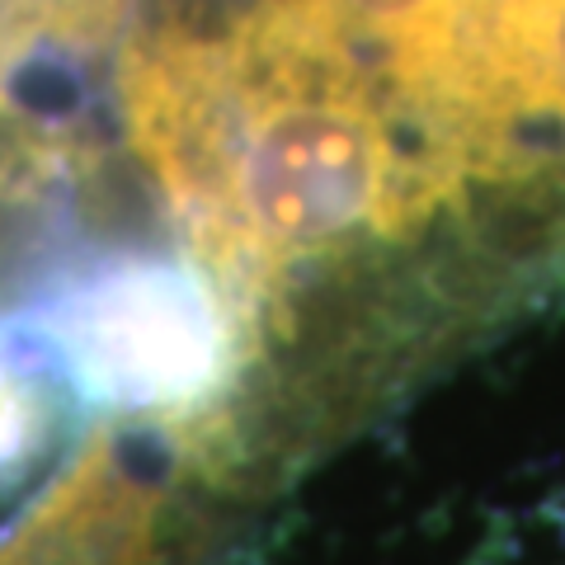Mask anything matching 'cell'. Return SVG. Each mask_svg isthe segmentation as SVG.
<instances>
[{
	"label": "cell",
	"instance_id": "obj_1",
	"mask_svg": "<svg viewBox=\"0 0 565 565\" xmlns=\"http://www.w3.org/2000/svg\"><path fill=\"white\" fill-rule=\"evenodd\" d=\"M71 386L122 415H189L232 377V321L212 282L174 259L122 255L33 311Z\"/></svg>",
	"mask_w": 565,
	"mask_h": 565
},
{
	"label": "cell",
	"instance_id": "obj_2",
	"mask_svg": "<svg viewBox=\"0 0 565 565\" xmlns=\"http://www.w3.org/2000/svg\"><path fill=\"white\" fill-rule=\"evenodd\" d=\"M396 128L377 81L344 90H245L241 222L259 264L330 250L382 222Z\"/></svg>",
	"mask_w": 565,
	"mask_h": 565
},
{
	"label": "cell",
	"instance_id": "obj_3",
	"mask_svg": "<svg viewBox=\"0 0 565 565\" xmlns=\"http://www.w3.org/2000/svg\"><path fill=\"white\" fill-rule=\"evenodd\" d=\"M122 109L141 161L180 207L212 269L232 282H259L264 264L245 236L236 199L245 90L226 43L151 39L132 47Z\"/></svg>",
	"mask_w": 565,
	"mask_h": 565
},
{
	"label": "cell",
	"instance_id": "obj_4",
	"mask_svg": "<svg viewBox=\"0 0 565 565\" xmlns=\"http://www.w3.org/2000/svg\"><path fill=\"white\" fill-rule=\"evenodd\" d=\"M161 504V481L95 434L0 537V565H151Z\"/></svg>",
	"mask_w": 565,
	"mask_h": 565
},
{
	"label": "cell",
	"instance_id": "obj_5",
	"mask_svg": "<svg viewBox=\"0 0 565 565\" xmlns=\"http://www.w3.org/2000/svg\"><path fill=\"white\" fill-rule=\"evenodd\" d=\"M71 377L39 326L0 321V490L29 481L57 448Z\"/></svg>",
	"mask_w": 565,
	"mask_h": 565
},
{
	"label": "cell",
	"instance_id": "obj_6",
	"mask_svg": "<svg viewBox=\"0 0 565 565\" xmlns=\"http://www.w3.org/2000/svg\"><path fill=\"white\" fill-rule=\"evenodd\" d=\"M494 39L519 114L565 118V0H504Z\"/></svg>",
	"mask_w": 565,
	"mask_h": 565
}]
</instances>
